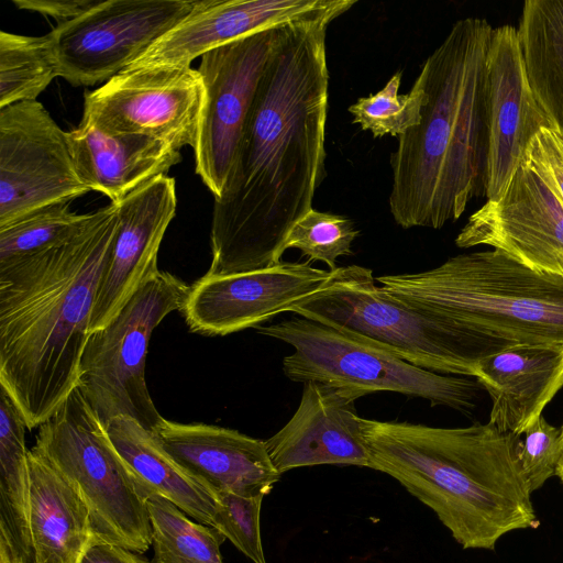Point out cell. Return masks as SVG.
<instances>
[{
    "label": "cell",
    "instance_id": "obj_1",
    "mask_svg": "<svg viewBox=\"0 0 563 563\" xmlns=\"http://www.w3.org/2000/svg\"><path fill=\"white\" fill-rule=\"evenodd\" d=\"M356 2L344 0L284 26L247 112L223 191L214 199L207 275L278 264L290 229L312 209L327 174V30Z\"/></svg>",
    "mask_w": 563,
    "mask_h": 563
},
{
    "label": "cell",
    "instance_id": "obj_2",
    "mask_svg": "<svg viewBox=\"0 0 563 563\" xmlns=\"http://www.w3.org/2000/svg\"><path fill=\"white\" fill-rule=\"evenodd\" d=\"M117 205L88 214L67 241L0 265V386L40 427L78 386Z\"/></svg>",
    "mask_w": 563,
    "mask_h": 563
},
{
    "label": "cell",
    "instance_id": "obj_3",
    "mask_svg": "<svg viewBox=\"0 0 563 563\" xmlns=\"http://www.w3.org/2000/svg\"><path fill=\"white\" fill-rule=\"evenodd\" d=\"M492 31L485 19L456 21L416 78L424 90L422 119L390 154L389 210L404 229H440L486 196Z\"/></svg>",
    "mask_w": 563,
    "mask_h": 563
},
{
    "label": "cell",
    "instance_id": "obj_4",
    "mask_svg": "<svg viewBox=\"0 0 563 563\" xmlns=\"http://www.w3.org/2000/svg\"><path fill=\"white\" fill-rule=\"evenodd\" d=\"M368 467L429 507L463 549L494 550L505 534L537 529L519 463L522 435L489 423L442 428L361 418Z\"/></svg>",
    "mask_w": 563,
    "mask_h": 563
},
{
    "label": "cell",
    "instance_id": "obj_5",
    "mask_svg": "<svg viewBox=\"0 0 563 563\" xmlns=\"http://www.w3.org/2000/svg\"><path fill=\"white\" fill-rule=\"evenodd\" d=\"M375 280L475 334L509 345L563 346V274L531 269L501 251L460 254L429 271Z\"/></svg>",
    "mask_w": 563,
    "mask_h": 563
},
{
    "label": "cell",
    "instance_id": "obj_6",
    "mask_svg": "<svg viewBox=\"0 0 563 563\" xmlns=\"http://www.w3.org/2000/svg\"><path fill=\"white\" fill-rule=\"evenodd\" d=\"M375 282L369 268L336 267L319 290L289 312L445 375L474 377L482 358L514 346L415 308Z\"/></svg>",
    "mask_w": 563,
    "mask_h": 563
},
{
    "label": "cell",
    "instance_id": "obj_7",
    "mask_svg": "<svg viewBox=\"0 0 563 563\" xmlns=\"http://www.w3.org/2000/svg\"><path fill=\"white\" fill-rule=\"evenodd\" d=\"M33 448L78 488L93 539L139 554L150 549L147 499L156 493L117 452L78 388L38 427Z\"/></svg>",
    "mask_w": 563,
    "mask_h": 563
},
{
    "label": "cell",
    "instance_id": "obj_8",
    "mask_svg": "<svg viewBox=\"0 0 563 563\" xmlns=\"http://www.w3.org/2000/svg\"><path fill=\"white\" fill-rule=\"evenodd\" d=\"M256 329L258 333L294 347V352L283 360L287 378L340 388L357 399L372 393L391 391L471 415L484 389L476 378L421 368L299 316Z\"/></svg>",
    "mask_w": 563,
    "mask_h": 563
},
{
    "label": "cell",
    "instance_id": "obj_9",
    "mask_svg": "<svg viewBox=\"0 0 563 563\" xmlns=\"http://www.w3.org/2000/svg\"><path fill=\"white\" fill-rule=\"evenodd\" d=\"M189 286L168 272L147 279L103 328L90 332L77 388L102 426L130 417L155 432L165 419L145 382V360L154 329L181 310Z\"/></svg>",
    "mask_w": 563,
    "mask_h": 563
},
{
    "label": "cell",
    "instance_id": "obj_10",
    "mask_svg": "<svg viewBox=\"0 0 563 563\" xmlns=\"http://www.w3.org/2000/svg\"><path fill=\"white\" fill-rule=\"evenodd\" d=\"M199 0H106L57 24L53 41L59 77L73 86L108 81L180 23Z\"/></svg>",
    "mask_w": 563,
    "mask_h": 563
},
{
    "label": "cell",
    "instance_id": "obj_11",
    "mask_svg": "<svg viewBox=\"0 0 563 563\" xmlns=\"http://www.w3.org/2000/svg\"><path fill=\"white\" fill-rule=\"evenodd\" d=\"M88 191L66 132L41 102L0 109V228Z\"/></svg>",
    "mask_w": 563,
    "mask_h": 563
},
{
    "label": "cell",
    "instance_id": "obj_12",
    "mask_svg": "<svg viewBox=\"0 0 563 563\" xmlns=\"http://www.w3.org/2000/svg\"><path fill=\"white\" fill-rule=\"evenodd\" d=\"M285 25L243 36L201 56L197 71L203 103L195 168L214 199L223 191L247 112Z\"/></svg>",
    "mask_w": 563,
    "mask_h": 563
},
{
    "label": "cell",
    "instance_id": "obj_13",
    "mask_svg": "<svg viewBox=\"0 0 563 563\" xmlns=\"http://www.w3.org/2000/svg\"><path fill=\"white\" fill-rule=\"evenodd\" d=\"M203 86L185 65L130 67L85 93L82 118L117 134L150 136L176 151L196 146Z\"/></svg>",
    "mask_w": 563,
    "mask_h": 563
},
{
    "label": "cell",
    "instance_id": "obj_14",
    "mask_svg": "<svg viewBox=\"0 0 563 563\" xmlns=\"http://www.w3.org/2000/svg\"><path fill=\"white\" fill-rule=\"evenodd\" d=\"M455 244L492 246L531 269L563 274V201L526 153L504 195L468 218Z\"/></svg>",
    "mask_w": 563,
    "mask_h": 563
},
{
    "label": "cell",
    "instance_id": "obj_15",
    "mask_svg": "<svg viewBox=\"0 0 563 563\" xmlns=\"http://www.w3.org/2000/svg\"><path fill=\"white\" fill-rule=\"evenodd\" d=\"M331 271L310 262H279L271 267L211 276L192 286L181 308L188 328L205 335H227L289 310L319 290Z\"/></svg>",
    "mask_w": 563,
    "mask_h": 563
},
{
    "label": "cell",
    "instance_id": "obj_16",
    "mask_svg": "<svg viewBox=\"0 0 563 563\" xmlns=\"http://www.w3.org/2000/svg\"><path fill=\"white\" fill-rule=\"evenodd\" d=\"M488 162L486 197L505 192L542 128H552L530 87L518 29H493L487 53Z\"/></svg>",
    "mask_w": 563,
    "mask_h": 563
},
{
    "label": "cell",
    "instance_id": "obj_17",
    "mask_svg": "<svg viewBox=\"0 0 563 563\" xmlns=\"http://www.w3.org/2000/svg\"><path fill=\"white\" fill-rule=\"evenodd\" d=\"M113 203L118 229L101 273L90 332L108 324L134 292L159 272L161 243L176 214L175 179L158 176Z\"/></svg>",
    "mask_w": 563,
    "mask_h": 563
},
{
    "label": "cell",
    "instance_id": "obj_18",
    "mask_svg": "<svg viewBox=\"0 0 563 563\" xmlns=\"http://www.w3.org/2000/svg\"><path fill=\"white\" fill-rule=\"evenodd\" d=\"M357 398L340 388L307 382L290 420L265 440L275 468L285 473L316 465L368 467Z\"/></svg>",
    "mask_w": 563,
    "mask_h": 563
},
{
    "label": "cell",
    "instance_id": "obj_19",
    "mask_svg": "<svg viewBox=\"0 0 563 563\" xmlns=\"http://www.w3.org/2000/svg\"><path fill=\"white\" fill-rule=\"evenodd\" d=\"M344 0H199L130 67L185 65L243 36L327 12Z\"/></svg>",
    "mask_w": 563,
    "mask_h": 563
},
{
    "label": "cell",
    "instance_id": "obj_20",
    "mask_svg": "<svg viewBox=\"0 0 563 563\" xmlns=\"http://www.w3.org/2000/svg\"><path fill=\"white\" fill-rule=\"evenodd\" d=\"M154 434L180 466L217 495L265 497L280 478L265 441L238 430L164 419Z\"/></svg>",
    "mask_w": 563,
    "mask_h": 563
},
{
    "label": "cell",
    "instance_id": "obj_21",
    "mask_svg": "<svg viewBox=\"0 0 563 563\" xmlns=\"http://www.w3.org/2000/svg\"><path fill=\"white\" fill-rule=\"evenodd\" d=\"M474 377L492 400L488 422L522 435L563 387V346L507 347L482 358Z\"/></svg>",
    "mask_w": 563,
    "mask_h": 563
},
{
    "label": "cell",
    "instance_id": "obj_22",
    "mask_svg": "<svg viewBox=\"0 0 563 563\" xmlns=\"http://www.w3.org/2000/svg\"><path fill=\"white\" fill-rule=\"evenodd\" d=\"M77 174L89 190L117 202L180 163L169 144L137 134L109 133L87 119L66 132Z\"/></svg>",
    "mask_w": 563,
    "mask_h": 563
},
{
    "label": "cell",
    "instance_id": "obj_23",
    "mask_svg": "<svg viewBox=\"0 0 563 563\" xmlns=\"http://www.w3.org/2000/svg\"><path fill=\"white\" fill-rule=\"evenodd\" d=\"M30 531L34 563H79L92 529L78 488L38 451H29Z\"/></svg>",
    "mask_w": 563,
    "mask_h": 563
},
{
    "label": "cell",
    "instance_id": "obj_24",
    "mask_svg": "<svg viewBox=\"0 0 563 563\" xmlns=\"http://www.w3.org/2000/svg\"><path fill=\"white\" fill-rule=\"evenodd\" d=\"M106 430L117 452L148 487L190 518L214 528L218 495L180 466L162 448L154 432L130 417L112 419Z\"/></svg>",
    "mask_w": 563,
    "mask_h": 563
},
{
    "label": "cell",
    "instance_id": "obj_25",
    "mask_svg": "<svg viewBox=\"0 0 563 563\" xmlns=\"http://www.w3.org/2000/svg\"><path fill=\"white\" fill-rule=\"evenodd\" d=\"M26 422L0 386V563H34Z\"/></svg>",
    "mask_w": 563,
    "mask_h": 563
},
{
    "label": "cell",
    "instance_id": "obj_26",
    "mask_svg": "<svg viewBox=\"0 0 563 563\" xmlns=\"http://www.w3.org/2000/svg\"><path fill=\"white\" fill-rule=\"evenodd\" d=\"M518 36L532 92L563 135V0H527Z\"/></svg>",
    "mask_w": 563,
    "mask_h": 563
},
{
    "label": "cell",
    "instance_id": "obj_27",
    "mask_svg": "<svg viewBox=\"0 0 563 563\" xmlns=\"http://www.w3.org/2000/svg\"><path fill=\"white\" fill-rule=\"evenodd\" d=\"M152 526V563H223L225 538L214 528L195 522L159 494L147 499Z\"/></svg>",
    "mask_w": 563,
    "mask_h": 563
},
{
    "label": "cell",
    "instance_id": "obj_28",
    "mask_svg": "<svg viewBox=\"0 0 563 563\" xmlns=\"http://www.w3.org/2000/svg\"><path fill=\"white\" fill-rule=\"evenodd\" d=\"M56 77L59 70L49 33L0 32V109L36 100Z\"/></svg>",
    "mask_w": 563,
    "mask_h": 563
},
{
    "label": "cell",
    "instance_id": "obj_29",
    "mask_svg": "<svg viewBox=\"0 0 563 563\" xmlns=\"http://www.w3.org/2000/svg\"><path fill=\"white\" fill-rule=\"evenodd\" d=\"M70 203L51 206L1 227L0 265L40 253L71 238L89 213L71 211Z\"/></svg>",
    "mask_w": 563,
    "mask_h": 563
},
{
    "label": "cell",
    "instance_id": "obj_30",
    "mask_svg": "<svg viewBox=\"0 0 563 563\" xmlns=\"http://www.w3.org/2000/svg\"><path fill=\"white\" fill-rule=\"evenodd\" d=\"M402 71L395 73L375 95L362 97L349 107L353 123L369 130L374 137L401 135L421 122L424 90L415 80L410 92L398 95Z\"/></svg>",
    "mask_w": 563,
    "mask_h": 563
},
{
    "label": "cell",
    "instance_id": "obj_31",
    "mask_svg": "<svg viewBox=\"0 0 563 563\" xmlns=\"http://www.w3.org/2000/svg\"><path fill=\"white\" fill-rule=\"evenodd\" d=\"M357 234L349 218L312 208L290 229L283 250L297 249L309 262H323L333 271L338 257L352 254V242Z\"/></svg>",
    "mask_w": 563,
    "mask_h": 563
},
{
    "label": "cell",
    "instance_id": "obj_32",
    "mask_svg": "<svg viewBox=\"0 0 563 563\" xmlns=\"http://www.w3.org/2000/svg\"><path fill=\"white\" fill-rule=\"evenodd\" d=\"M218 498L214 529L253 563H266L260 528L264 496L220 493Z\"/></svg>",
    "mask_w": 563,
    "mask_h": 563
},
{
    "label": "cell",
    "instance_id": "obj_33",
    "mask_svg": "<svg viewBox=\"0 0 563 563\" xmlns=\"http://www.w3.org/2000/svg\"><path fill=\"white\" fill-rule=\"evenodd\" d=\"M522 435L519 463L529 489L533 493L556 474L563 456V433L561 428L550 424L540 416Z\"/></svg>",
    "mask_w": 563,
    "mask_h": 563
},
{
    "label": "cell",
    "instance_id": "obj_34",
    "mask_svg": "<svg viewBox=\"0 0 563 563\" xmlns=\"http://www.w3.org/2000/svg\"><path fill=\"white\" fill-rule=\"evenodd\" d=\"M527 154L548 175L563 201V135L552 128H542Z\"/></svg>",
    "mask_w": 563,
    "mask_h": 563
},
{
    "label": "cell",
    "instance_id": "obj_35",
    "mask_svg": "<svg viewBox=\"0 0 563 563\" xmlns=\"http://www.w3.org/2000/svg\"><path fill=\"white\" fill-rule=\"evenodd\" d=\"M101 0H12L20 10L52 16L58 24L68 22L92 9Z\"/></svg>",
    "mask_w": 563,
    "mask_h": 563
},
{
    "label": "cell",
    "instance_id": "obj_36",
    "mask_svg": "<svg viewBox=\"0 0 563 563\" xmlns=\"http://www.w3.org/2000/svg\"><path fill=\"white\" fill-rule=\"evenodd\" d=\"M79 563H146L139 553L117 544L93 539L82 553Z\"/></svg>",
    "mask_w": 563,
    "mask_h": 563
},
{
    "label": "cell",
    "instance_id": "obj_37",
    "mask_svg": "<svg viewBox=\"0 0 563 563\" xmlns=\"http://www.w3.org/2000/svg\"><path fill=\"white\" fill-rule=\"evenodd\" d=\"M555 475L560 478L561 483L563 484V456L559 463Z\"/></svg>",
    "mask_w": 563,
    "mask_h": 563
}]
</instances>
